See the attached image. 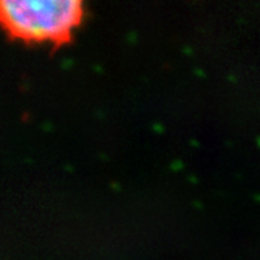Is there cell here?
<instances>
[{
	"instance_id": "6da1fadb",
	"label": "cell",
	"mask_w": 260,
	"mask_h": 260,
	"mask_svg": "<svg viewBox=\"0 0 260 260\" xmlns=\"http://www.w3.org/2000/svg\"><path fill=\"white\" fill-rule=\"evenodd\" d=\"M85 0H0V28L26 44L62 45L81 26Z\"/></svg>"
}]
</instances>
